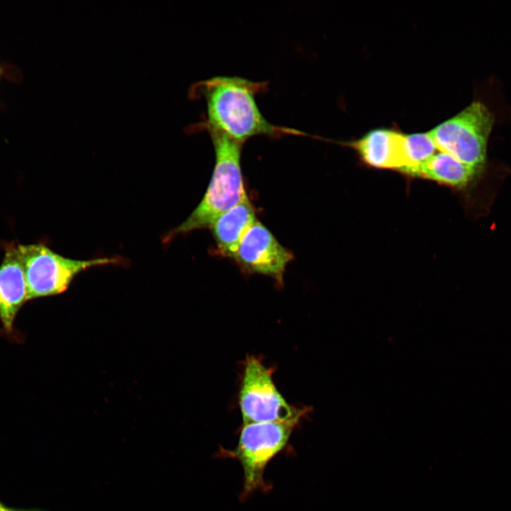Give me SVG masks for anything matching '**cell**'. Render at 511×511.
<instances>
[{"label":"cell","mask_w":511,"mask_h":511,"mask_svg":"<svg viewBox=\"0 0 511 511\" xmlns=\"http://www.w3.org/2000/svg\"><path fill=\"white\" fill-rule=\"evenodd\" d=\"M266 86V82L237 76H216L199 82L196 87L207 106L206 119L201 126L242 143L258 135H305L299 130L272 124L263 116L255 95Z\"/></svg>","instance_id":"1"},{"label":"cell","mask_w":511,"mask_h":511,"mask_svg":"<svg viewBox=\"0 0 511 511\" xmlns=\"http://www.w3.org/2000/svg\"><path fill=\"white\" fill-rule=\"evenodd\" d=\"M215 165L204 195L187 219L163 238L167 243L179 234L210 227L222 214L247 198L241 167L242 143L215 131H209Z\"/></svg>","instance_id":"2"},{"label":"cell","mask_w":511,"mask_h":511,"mask_svg":"<svg viewBox=\"0 0 511 511\" xmlns=\"http://www.w3.org/2000/svg\"><path fill=\"white\" fill-rule=\"evenodd\" d=\"M493 123L489 109L483 103L474 101L427 133L441 152L483 172Z\"/></svg>","instance_id":"3"},{"label":"cell","mask_w":511,"mask_h":511,"mask_svg":"<svg viewBox=\"0 0 511 511\" xmlns=\"http://www.w3.org/2000/svg\"><path fill=\"white\" fill-rule=\"evenodd\" d=\"M18 248L25 273L28 301L64 292L73 279L88 268L124 263L119 257L72 259L43 243L18 244Z\"/></svg>","instance_id":"4"},{"label":"cell","mask_w":511,"mask_h":511,"mask_svg":"<svg viewBox=\"0 0 511 511\" xmlns=\"http://www.w3.org/2000/svg\"><path fill=\"white\" fill-rule=\"evenodd\" d=\"M274 369L260 358L248 356L244 361L238 403L243 425L257 422H283L295 425L309 412L289 404L273 380Z\"/></svg>","instance_id":"5"},{"label":"cell","mask_w":511,"mask_h":511,"mask_svg":"<svg viewBox=\"0 0 511 511\" xmlns=\"http://www.w3.org/2000/svg\"><path fill=\"white\" fill-rule=\"evenodd\" d=\"M297 425L283 422H257L244 424L233 450L220 449L222 456L236 458L244 476L240 499L246 500L256 490L268 491L263 479L268 463L287 444Z\"/></svg>","instance_id":"6"},{"label":"cell","mask_w":511,"mask_h":511,"mask_svg":"<svg viewBox=\"0 0 511 511\" xmlns=\"http://www.w3.org/2000/svg\"><path fill=\"white\" fill-rule=\"evenodd\" d=\"M233 259L246 271L269 276L282 286L286 266L293 255L256 220L242 238Z\"/></svg>","instance_id":"7"},{"label":"cell","mask_w":511,"mask_h":511,"mask_svg":"<svg viewBox=\"0 0 511 511\" xmlns=\"http://www.w3.org/2000/svg\"><path fill=\"white\" fill-rule=\"evenodd\" d=\"M26 302L27 285L18 244L6 243L0 265V322L6 334L12 333L16 317Z\"/></svg>","instance_id":"8"},{"label":"cell","mask_w":511,"mask_h":511,"mask_svg":"<svg viewBox=\"0 0 511 511\" xmlns=\"http://www.w3.org/2000/svg\"><path fill=\"white\" fill-rule=\"evenodd\" d=\"M368 165L401 171L410 165L406 136L390 130H375L353 143Z\"/></svg>","instance_id":"9"},{"label":"cell","mask_w":511,"mask_h":511,"mask_svg":"<svg viewBox=\"0 0 511 511\" xmlns=\"http://www.w3.org/2000/svg\"><path fill=\"white\" fill-rule=\"evenodd\" d=\"M401 172L456 188L468 186L482 174L479 170L442 152L433 155L417 165L404 168Z\"/></svg>","instance_id":"10"},{"label":"cell","mask_w":511,"mask_h":511,"mask_svg":"<svg viewBox=\"0 0 511 511\" xmlns=\"http://www.w3.org/2000/svg\"><path fill=\"white\" fill-rule=\"evenodd\" d=\"M256 221L248 197L220 215L209 227L220 253L233 258L242 238Z\"/></svg>","instance_id":"11"},{"label":"cell","mask_w":511,"mask_h":511,"mask_svg":"<svg viewBox=\"0 0 511 511\" xmlns=\"http://www.w3.org/2000/svg\"><path fill=\"white\" fill-rule=\"evenodd\" d=\"M406 145L410 162L409 167L427 160L435 154L437 149L427 133L406 136Z\"/></svg>","instance_id":"12"},{"label":"cell","mask_w":511,"mask_h":511,"mask_svg":"<svg viewBox=\"0 0 511 511\" xmlns=\"http://www.w3.org/2000/svg\"><path fill=\"white\" fill-rule=\"evenodd\" d=\"M2 75H3V70H2V68L0 67V79H1V76H2Z\"/></svg>","instance_id":"13"}]
</instances>
